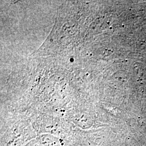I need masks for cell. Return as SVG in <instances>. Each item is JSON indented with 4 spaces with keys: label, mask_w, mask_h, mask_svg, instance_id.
<instances>
[{
    "label": "cell",
    "mask_w": 146,
    "mask_h": 146,
    "mask_svg": "<svg viewBox=\"0 0 146 146\" xmlns=\"http://www.w3.org/2000/svg\"><path fill=\"white\" fill-rule=\"evenodd\" d=\"M74 61V59L73 58H70V62H73Z\"/></svg>",
    "instance_id": "1"
},
{
    "label": "cell",
    "mask_w": 146,
    "mask_h": 146,
    "mask_svg": "<svg viewBox=\"0 0 146 146\" xmlns=\"http://www.w3.org/2000/svg\"><path fill=\"white\" fill-rule=\"evenodd\" d=\"M89 73H86V76H88Z\"/></svg>",
    "instance_id": "2"
},
{
    "label": "cell",
    "mask_w": 146,
    "mask_h": 146,
    "mask_svg": "<svg viewBox=\"0 0 146 146\" xmlns=\"http://www.w3.org/2000/svg\"><path fill=\"white\" fill-rule=\"evenodd\" d=\"M88 55H89L88 53H87V54H86V55H87V56H88Z\"/></svg>",
    "instance_id": "3"
},
{
    "label": "cell",
    "mask_w": 146,
    "mask_h": 146,
    "mask_svg": "<svg viewBox=\"0 0 146 146\" xmlns=\"http://www.w3.org/2000/svg\"><path fill=\"white\" fill-rule=\"evenodd\" d=\"M90 56H92V53H91V54H90Z\"/></svg>",
    "instance_id": "4"
}]
</instances>
